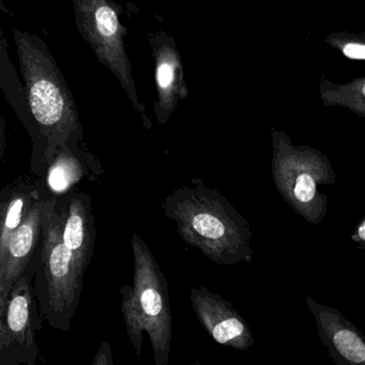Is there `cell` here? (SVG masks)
Segmentation results:
<instances>
[{"label":"cell","instance_id":"obj_2","mask_svg":"<svg viewBox=\"0 0 365 365\" xmlns=\"http://www.w3.org/2000/svg\"><path fill=\"white\" fill-rule=\"evenodd\" d=\"M29 114L46 150L78 146L83 131L78 106L46 42L35 34L12 29Z\"/></svg>","mask_w":365,"mask_h":365},{"label":"cell","instance_id":"obj_14","mask_svg":"<svg viewBox=\"0 0 365 365\" xmlns=\"http://www.w3.org/2000/svg\"><path fill=\"white\" fill-rule=\"evenodd\" d=\"M31 194H16L9 202L3 204L1 210V234H0V258L7 249L10 237L22 223L27 211L34 202Z\"/></svg>","mask_w":365,"mask_h":365},{"label":"cell","instance_id":"obj_8","mask_svg":"<svg viewBox=\"0 0 365 365\" xmlns=\"http://www.w3.org/2000/svg\"><path fill=\"white\" fill-rule=\"evenodd\" d=\"M307 309L315 319L317 334L336 365H364L365 337L341 312L305 297Z\"/></svg>","mask_w":365,"mask_h":365},{"label":"cell","instance_id":"obj_21","mask_svg":"<svg viewBox=\"0 0 365 365\" xmlns=\"http://www.w3.org/2000/svg\"><path fill=\"white\" fill-rule=\"evenodd\" d=\"M1 210H3V205H0V234H1Z\"/></svg>","mask_w":365,"mask_h":365},{"label":"cell","instance_id":"obj_15","mask_svg":"<svg viewBox=\"0 0 365 365\" xmlns=\"http://www.w3.org/2000/svg\"><path fill=\"white\" fill-rule=\"evenodd\" d=\"M158 84L162 89L168 88L172 84L173 78H174V71L170 65L166 63H162L158 68Z\"/></svg>","mask_w":365,"mask_h":365},{"label":"cell","instance_id":"obj_17","mask_svg":"<svg viewBox=\"0 0 365 365\" xmlns=\"http://www.w3.org/2000/svg\"><path fill=\"white\" fill-rule=\"evenodd\" d=\"M351 240L356 243V247L359 249L364 251L365 250V219L362 217L361 221L356 225L354 234L351 235Z\"/></svg>","mask_w":365,"mask_h":365},{"label":"cell","instance_id":"obj_1","mask_svg":"<svg viewBox=\"0 0 365 365\" xmlns=\"http://www.w3.org/2000/svg\"><path fill=\"white\" fill-rule=\"evenodd\" d=\"M161 207L183 242L200 250L215 264L234 266L253 260L249 222L202 179L192 178L189 185L173 187Z\"/></svg>","mask_w":365,"mask_h":365},{"label":"cell","instance_id":"obj_3","mask_svg":"<svg viewBox=\"0 0 365 365\" xmlns=\"http://www.w3.org/2000/svg\"><path fill=\"white\" fill-rule=\"evenodd\" d=\"M133 285L121 289V312L136 356L140 358L143 332H147L155 365H168L173 339V313L170 288L153 252L134 232Z\"/></svg>","mask_w":365,"mask_h":365},{"label":"cell","instance_id":"obj_9","mask_svg":"<svg viewBox=\"0 0 365 365\" xmlns=\"http://www.w3.org/2000/svg\"><path fill=\"white\" fill-rule=\"evenodd\" d=\"M43 210L44 202L34 200L22 223L10 237L5 254L0 258L1 285L8 297L37 249Z\"/></svg>","mask_w":365,"mask_h":365},{"label":"cell","instance_id":"obj_11","mask_svg":"<svg viewBox=\"0 0 365 365\" xmlns=\"http://www.w3.org/2000/svg\"><path fill=\"white\" fill-rule=\"evenodd\" d=\"M93 230L89 205L81 196H76L70 202L67 215L61 219V240L84 271L93 254Z\"/></svg>","mask_w":365,"mask_h":365},{"label":"cell","instance_id":"obj_12","mask_svg":"<svg viewBox=\"0 0 365 365\" xmlns=\"http://www.w3.org/2000/svg\"><path fill=\"white\" fill-rule=\"evenodd\" d=\"M0 11L7 14L5 0H0ZM0 91L5 96L8 103L12 106L14 112L20 117L22 123L31 131L38 132L35 123L29 114L25 100L24 86L22 81L19 78L18 70L10 58L8 52V42L5 38V33L0 26Z\"/></svg>","mask_w":365,"mask_h":365},{"label":"cell","instance_id":"obj_4","mask_svg":"<svg viewBox=\"0 0 365 365\" xmlns=\"http://www.w3.org/2000/svg\"><path fill=\"white\" fill-rule=\"evenodd\" d=\"M271 174L284 202L312 225L324 221L329 200L324 187L335 183L330 160L316 149L294 147L283 134L273 135Z\"/></svg>","mask_w":365,"mask_h":365},{"label":"cell","instance_id":"obj_5","mask_svg":"<svg viewBox=\"0 0 365 365\" xmlns=\"http://www.w3.org/2000/svg\"><path fill=\"white\" fill-rule=\"evenodd\" d=\"M76 24L83 39L93 48L99 63L120 82L140 110L131 67L123 46L125 31L119 20L120 7L113 0H72Z\"/></svg>","mask_w":365,"mask_h":365},{"label":"cell","instance_id":"obj_6","mask_svg":"<svg viewBox=\"0 0 365 365\" xmlns=\"http://www.w3.org/2000/svg\"><path fill=\"white\" fill-rule=\"evenodd\" d=\"M42 232V264L48 307L52 315L68 322L78 309L84 270L61 240V217L55 209V200L44 202Z\"/></svg>","mask_w":365,"mask_h":365},{"label":"cell","instance_id":"obj_10","mask_svg":"<svg viewBox=\"0 0 365 365\" xmlns=\"http://www.w3.org/2000/svg\"><path fill=\"white\" fill-rule=\"evenodd\" d=\"M35 305L31 296V277L26 273L19 277L8 297L7 311L0 331V350L10 346L35 349Z\"/></svg>","mask_w":365,"mask_h":365},{"label":"cell","instance_id":"obj_13","mask_svg":"<svg viewBox=\"0 0 365 365\" xmlns=\"http://www.w3.org/2000/svg\"><path fill=\"white\" fill-rule=\"evenodd\" d=\"M56 147V158L48 174V185L55 194H63L82 179L83 168L78 158L73 155L71 147ZM50 150L48 151L51 153Z\"/></svg>","mask_w":365,"mask_h":365},{"label":"cell","instance_id":"obj_19","mask_svg":"<svg viewBox=\"0 0 365 365\" xmlns=\"http://www.w3.org/2000/svg\"><path fill=\"white\" fill-rule=\"evenodd\" d=\"M8 296L4 292L1 285V275H0V331L3 328L4 319H5L6 311H7Z\"/></svg>","mask_w":365,"mask_h":365},{"label":"cell","instance_id":"obj_7","mask_svg":"<svg viewBox=\"0 0 365 365\" xmlns=\"http://www.w3.org/2000/svg\"><path fill=\"white\" fill-rule=\"evenodd\" d=\"M192 309L211 339L232 349H251L255 343L251 327L230 301L205 286L192 287Z\"/></svg>","mask_w":365,"mask_h":365},{"label":"cell","instance_id":"obj_18","mask_svg":"<svg viewBox=\"0 0 365 365\" xmlns=\"http://www.w3.org/2000/svg\"><path fill=\"white\" fill-rule=\"evenodd\" d=\"M93 364H113L112 352H110V348L108 344H102L101 349L98 352Z\"/></svg>","mask_w":365,"mask_h":365},{"label":"cell","instance_id":"obj_16","mask_svg":"<svg viewBox=\"0 0 365 365\" xmlns=\"http://www.w3.org/2000/svg\"><path fill=\"white\" fill-rule=\"evenodd\" d=\"M344 54L350 59L364 61L365 46L363 44L350 43L344 48Z\"/></svg>","mask_w":365,"mask_h":365},{"label":"cell","instance_id":"obj_20","mask_svg":"<svg viewBox=\"0 0 365 365\" xmlns=\"http://www.w3.org/2000/svg\"><path fill=\"white\" fill-rule=\"evenodd\" d=\"M5 148V130H4L3 119L0 117V158L3 157Z\"/></svg>","mask_w":365,"mask_h":365}]
</instances>
